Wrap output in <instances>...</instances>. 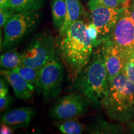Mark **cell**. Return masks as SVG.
Returning <instances> with one entry per match:
<instances>
[{
	"label": "cell",
	"mask_w": 134,
	"mask_h": 134,
	"mask_svg": "<svg viewBox=\"0 0 134 134\" xmlns=\"http://www.w3.org/2000/svg\"><path fill=\"white\" fill-rule=\"evenodd\" d=\"M86 27L87 24L80 19L55 40V47L73 81L88 65L93 54V43Z\"/></svg>",
	"instance_id": "obj_1"
},
{
	"label": "cell",
	"mask_w": 134,
	"mask_h": 134,
	"mask_svg": "<svg viewBox=\"0 0 134 134\" xmlns=\"http://www.w3.org/2000/svg\"><path fill=\"white\" fill-rule=\"evenodd\" d=\"M83 1H85V2H86V1H87V2H88V0H83Z\"/></svg>",
	"instance_id": "obj_29"
},
{
	"label": "cell",
	"mask_w": 134,
	"mask_h": 134,
	"mask_svg": "<svg viewBox=\"0 0 134 134\" xmlns=\"http://www.w3.org/2000/svg\"><path fill=\"white\" fill-rule=\"evenodd\" d=\"M64 70L62 63L55 54L40 70L36 87L46 101L56 98L62 89Z\"/></svg>",
	"instance_id": "obj_7"
},
{
	"label": "cell",
	"mask_w": 134,
	"mask_h": 134,
	"mask_svg": "<svg viewBox=\"0 0 134 134\" xmlns=\"http://www.w3.org/2000/svg\"><path fill=\"white\" fill-rule=\"evenodd\" d=\"M87 132L93 134L105 133H123L125 132V129L121 123H114L106 120L98 119L87 127Z\"/></svg>",
	"instance_id": "obj_14"
},
{
	"label": "cell",
	"mask_w": 134,
	"mask_h": 134,
	"mask_svg": "<svg viewBox=\"0 0 134 134\" xmlns=\"http://www.w3.org/2000/svg\"><path fill=\"white\" fill-rule=\"evenodd\" d=\"M1 75L12 87L16 98L27 100L32 97L36 87L27 81L19 73L11 70L3 69L1 70Z\"/></svg>",
	"instance_id": "obj_11"
},
{
	"label": "cell",
	"mask_w": 134,
	"mask_h": 134,
	"mask_svg": "<svg viewBox=\"0 0 134 134\" xmlns=\"http://www.w3.org/2000/svg\"><path fill=\"white\" fill-rule=\"evenodd\" d=\"M79 93L96 108H103L109 80L102 51V43L94 47L91 60L74 81Z\"/></svg>",
	"instance_id": "obj_2"
},
{
	"label": "cell",
	"mask_w": 134,
	"mask_h": 134,
	"mask_svg": "<svg viewBox=\"0 0 134 134\" xmlns=\"http://www.w3.org/2000/svg\"><path fill=\"white\" fill-rule=\"evenodd\" d=\"M65 2L67 9L66 16L62 27L58 32L59 35L65 34L73 23L80 19L81 16L86 14L81 0H65Z\"/></svg>",
	"instance_id": "obj_13"
},
{
	"label": "cell",
	"mask_w": 134,
	"mask_h": 134,
	"mask_svg": "<svg viewBox=\"0 0 134 134\" xmlns=\"http://www.w3.org/2000/svg\"><path fill=\"white\" fill-rule=\"evenodd\" d=\"M102 51L109 80L110 81L117 75L123 73L125 62L111 38L102 42Z\"/></svg>",
	"instance_id": "obj_10"
},
{
	"label": "cell",
	"mask_w": 134,
	"mask_h": 134,
	"mask_svg": "<svg viewBox=\"0 0 134 134\" xmlns=\"http://www.w3.org/2000/svg\"><path fill=\"white\" fill-rule=\"evenodd\" d=\"M98 1L108 7L120 8L128 6L130 0H98Z\"/></svg>",
	"instance_id": "obj_23"
},
{
	"label": "cell",
	"mask_w": 134,
	"mask_h": 134,
	"mask_svg": "<svg viewBox=\"0 0 134 134\" xmlns=\"http://www.w3.org/2000/svg\"><path fill=\"white\" fill-rule=\"evenodd\" d=\"M86 7L90 22L99 32L100 42L110 38L114 27L125 8H114L105 6L98 0H88Z\"/></svg>",
	"instance_id": "obj_6"
},
{
	"label": "cell",
	"mask_w": 134,
	"mask_h": 134,
	"mask_svg": "<svg viewBox=\"0 0 134 134\" xmlns=\"http://www.w3.org/2000/svg\"><path fill=\"white\" fill-rule=\"evenodd\" d=\"M44 4L45 0H10L9 6L18 13L38 11Z\"/></svg>",
	"instance_id": "obj_17"
},
{
	"label": "cell",
	"mask_w": 134,
	"mask_h": 134,
	"mask_svg": "<svg viewBox=\"0 0 134 134\" xmlns=\"http://www.w3.org/2000/svg\"><path fill=\"white\" fill-rule=\"evenodd\" d=\"M129 5L120 16L110 38L119 49L125 62L134 56V23Z\"/></svg>",
	"instance_id": "obj_9"
},
{
	"label": "cell",
	"mask_w": 134,
	"mask_h": 134,
	"mask_svg": "<svg viewBox=\"0 0 134 134\" xmlns=\"http://www.w3.org/2000/svg\"><path fill=\"white\" fill-rule=\"evenodd\" d=\"M23 65L41 70L56 54L54 38L48 30L40 32L22 52Z\"/></svg>",
	"instance_id": "obj_5"
},
{
	"label": "cell",
	"mask_w": 134,
	"mask_h": 134,
	"mask_svg": "<svg viewBox=\"0 0 134 134\" xmlns=\"http://www.w3.org/2000/svg\"><path fill=\"white\" fill-rule=\"evenodd\" d=\"M36 113L32 108H20L13 109L4 114L1 117V123L7 124L14 130L29 126Z\"/></svg>",
	"instance_id": "obj_12"
},
{
	"label": "cell",
	"mask_w": 134,
	"mask_h": 134,
	"mask_svg": "<svg viewBox=\"0 0 134 134\" xmlns=\"http://www.w3.org/2000/svg\"><path fill=\"white\" fill-rule=\"evenodd\" d=\"M55 126L61 133L64 134H81L85 129L84 124L76 118L59 120L55 124Z\"/></svg>",
	"instance_id": "obj_16"
},
{
	"label": "cell",
	"mask_w": 134,
	"mask_h": 134,
	"mask_svg": "<svg viewBox=\"0 0 134 134\" xmlns=\"http://www.w3.org/2000/svg\"><path fill=\"white\" fill-rule=\"evenodd\" d=\"M103 108L110 120L127 125L134 122V84L124 73L109 81Z\"/></svg>",
	"instance_id": "obj_3"
},
{
	"label": "cell",
	"mask_w": 134,
	"mask_h": 134,
	"mask_svg": "<svg viewBox=\"0 0 134 134\" xmlns=\"http://www.w3.org/2000/svg\"><path fill=\"white\" fill-rule=\"evenodd\" d=\"M123 73L127 79L134 84V56L125 62Z\"/></svg>",
	"instance_id": "obj_21"
},
{
	"label": "cell",
	"mask_w": 134,
	"mask_h": 134,
	"mask_svg": "<svg viewBox=\"0 0 134 134\" xmlns=\"http://www.w3.org/2000/svg\"><path fill=\"white\" fill-rule=\"evenodd\" d=\"M50 8L53 27L56 31L59 32L64 24L66 16L65 0H51Z\"/></svg>",
	"instance_id": "obj_15"
},
{
	"label": "cell",
	"mask_w": 134,
	"mask_h": 134,
	"mask_svg": "<svg viewBox=\"0 0 134 134\" xmlns=\"http://www.w3.org/2000/svg\"><path fill=\"white\" fill-rule=\"evenodd\" d=\"M15 10L11 6L0 8V26L3 27L14 13Z\"/></svg>",
	"instance_id": "obj_20"
},
{
	"label": "cell",
	"mask_w": 134,
	"mask_h": 134,
	"mask_svg": "<svg viewBox=\"0 0 134 134\" xmlns=\"http://www.w3.org/2000/svg\"><path fill=\"white\" fill-rule=\"evenodd\" d=\"M127 125H128L129 127L130 130V132H131V133H134V122H132V123L129 124Z\"/></svg>",
	"instance_id": "obj_28"
},
{
	"label": "cell",
	"mask_w": 134,
	"mask_h": 134,
	"mask_svg": "<svg viewBox=\"0 0 134 134\" xmlns=\"http://www.w3.org/2000/svg\"><path fill=\"white\" fill-rule=\"evenodd\" d=\"M87 31H88V34L91 38L92 42H93L94 47L98 46L99 44L101 43L99 41V32L91 22H90L88 24H87Z\"/></svg>",
	"instance_id": "obj_22"
},
{
	"label": "cell",
	"mask_w": 134,
	"mask_h": 134,
	"mask_svg": "<svg viewBox=\"0 0 134 134\" xmlns=\"http://www.w3.org/2000/svg\"><path fill=\"white\" fill-rule=\"evenodd\" d=\"M42 13L38 11L15 13L3 27L4 49H9L36 30L42 20Z\"/></svg>",
	"instance_id": "obj_4"
},
{
	"label": "cell",
	"mask_w": 134,
	"mask_h": 134,
	"mask_svg": "<svg viewBox=\"0 0 134 134\" xmlns=\"http://www.w3.org/2000/svg\"><path fill=\"white\" fill-rule=\"evenodd\" d=\"M11 103V96L9 94L4 96H0V110L1 112L4 111L8 108Z\"/></svg>",
	"instance_id": "obj_24"
},
{
	"label": "cell",
	"mask_w": 134,
	"mask_h": 134,
	"mask_svg": "<svg viewBox=\"0 0 134 134\" xmlns=\"http://www.w3.org/2000/svg\"><path fill=\"white\" fill-rule=\"evenodd\" d=\"M11 70L19 73L27 81H28L31 85L36 87L38 76H39V69H37V68H32V67L31 66H25V65H23L19 67L14 68V69H12Z\"/></svg>",
	"instance_id": "obj_19"
},
{
	"label": "cell",
	"mask_w": 134,
	"mask_h": 134,
	"mask_svg": "<svg viewBox=\"0 0 134 134\" xmlns=\"http://www.w3.org/2000/svg\"><path fill=\"white\" fill-rule=\"evenodd\" d=\"M129 9L132 19L134 23V0H130L129 5Z\"/></svg>",
	"instance_id": "obj_26"
},
{
	"label": "cell",
	"mask_w": 134,
	"mask_h": 134,
	"mask_svg": "<svg viewBox=\"0 0 134 134\" xmlns=\"http://www.w3.org/2000/svg\"><path fill=\"white\" fill-rule=\"evenodd\" d=\"M90 100L80 93L65 95L57 100L50 111L52 119L61 120L83 116L91 105Z\"/></svg>",
	"instance_id": "obj_8"
},
{
	"label": "cell",
	"mask_w": 134,
	"mask_h": 134,
	"mask_svg": "<svg viewBox=\"0 0 134 134\" xmlns=\"http://www.w3.org/2000/svg\"><path fill=\"white\" fill-rule=\"evenodd\" d=\"M0 64L3 69L12 70L23 65L22 53L15 50L7 52L1 56Z\"/></svg>",
	"instance_id": "obj_18"
},
{
	"label": "cell",
	"mask_w": 134,
	"mask_h": 134,
	"mask_svg": "<svg viewBox=\"0 0 134 134\" xmlns=\"http://www.w3.org/2000/svg\"><path fill=\"white\" fill-rule=\"evenodd\" d=\"M10 0H0V8L9 6Z\"/></svg>",
	"instance_id": "obj_27"
},
{
	"label": "cell",
	"mask_w": 134,
	"mask_h": 134,
	"mask_svg": "<svg viewBox=\"0 0 134 134\" xmlns=\"http://www.w3.org/2000/svg\"><path fill=\"white\" fill-rule=\"evenodd\" d=\"M14 129L7 124L1 123L0 127V133L1 134H12L14 133Z\"/></svg>",
	"instance_id": "obj_25"
}]
</instances>
